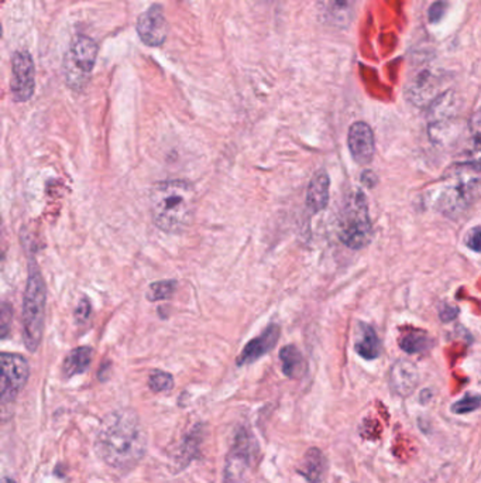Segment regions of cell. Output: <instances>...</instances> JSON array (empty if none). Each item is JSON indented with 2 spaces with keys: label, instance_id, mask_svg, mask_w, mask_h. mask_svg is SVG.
I'll return each mask as SVG.
<instances>
[{
  "label": "cell",
  "instance_id": "cell-14",
  "mask_svg": "<svg viewBox=\"0 0 481 483\" xmlns=\"http://www.w3.org/2000/svg\"><path fill=\"white\" fill-rule=\"evenodd\" d=\"M347 146L353 160L360 164H368L375 153L374 133L371 128L364 122H356L350 126L347 135Z\"/></svg>",
  "mask_w": 481,
  "mask_h": 483
},
{
  "label": "cell",
  "instance_id": "cell-27",
  "mask_svg": "<svg viewBox=\"0 0 481 483\" xmlns=\"http://www.w3.org/2000/svg\"><path fill=\"white\" fill-rule=\"evenodd\" d=\"M481 405V396L478 394H467L461 400L453 404L451 411L456 414H466L477 410Z\"/></svg>",
  "mask_w": 481,
  "mask_h": 483
},
{
  "label": "cell",
  "instance_id": "cell-31",
  "mask_svg": "<svg viewBox=\"0 0 481 483\" xmlns=\"http://www.w3.org/2000/svg\"><path fill=\"white\" fill-rule=\"evenodd\" d=\"M11 321H12V308H11V305L8 302H4V308H2V332H4V338L8 335Z\"/></svg>",
  "mask_w": 481,
  "mask_h": 483
},
{
  "label": "cell",
  "instance_id": "cell-28",
  "mask_svg": "<svg viewBox=\"0 0 481 483\" xmlns=\"http://www.w3.org/2000/svg\"><path fill=\"white\" fill-rule=\"evenodd\" d=\"M466 245L473 252H481V226L471 228L466 235Z\"/></svg>",
  "mask_w": 481,
  "mask_h": 483
},
{
  "label": "cell",
  "instance_id": "cell-5",
  "mask_svg": "<svg viewBox=\"0 0 481 483\" xmlns=\"http://www.w3.org/2000/svg\"><path fill=\"white\" fill-rule=\"evenodd\" d=\"M339 236L340 240L353 250L363 249L370 243L373 226L363 192L356 191L346 198L340 216Z\"/></svg>",
  "mask_w": 481,
  "mask_h": 483
},
{
  "label": "cell",
  "instance_id": "cell-29",
  "mask_svg": "<svg viewBox=\"0 0 481 483\" xmlns=\"http://www.w3.org/2000/svg\"><path fill=\"white\" fill-rule=\"evenodd\" d=\"M446 12V2L444 0H437L429 8V20L432 23H437Z\"/></svg>",
  "mask_w": 481,
  "mask_h": 483
},
{
  "label": "cell",
  "instance_id": "cell-19",
  "mask_svg": "<svg viewBox=\"0 0 481 483\" xmlns=\"http://www.w3.org/2000/svg\"><path fill=\"white\" fill-rule=\"evenodd\" d=\"M94 350L89 346H80L73 349L64 359L63 376L70 379L77 374L85 373L92 362Z\"/></svg>",
  "mask_w": 481,
  "mask_h": 483
},
{
  "label": "cell",
  "instance_id": "cell-20",
  "mask_svg": "<svg viewBox=\"0 0 481 483\" xmlns=\"http://www.w3.org/2000/svg\"><path fill=\"white\" fill-rule=\"evenodd\" d=\"M280 359L282 363V373L289 379H299L304 376L306 370V363L299 352V349L294 345H287L280 352Z\"/></svg>",
  "mask_w": 481,
  "mask_h": 483
},
{
  "label": "cell",
  "instance_id": "cell-11",
  "mask_svg": "<svg viewBox=\"0 0 481 483\" xmlns=\"http://www.w3.org/2000/svg\"><path fill=\"white\" fill-rule=\"evenodd\" d=\"M442 87L443 78L436 70L422 68L411 78L408 84V99L418 108L429 106L444 92L442 91Z\"/></svg>",
  "mask_w": 481,
  "mask_h": 483
},
{
  "label": "cell",
  "instance_id": "cell-26",
  "mask_svg": "<svg viewBox=\"0 0 481 483\" xmlns=\"http://www.w3.org/2000/svg\"><path fill=\"white\" fill-rule=\"evenodd\" d=\"M149 387L154 393L170 391L174 387V377H173V374H170L167 372L154 370L149 377Z\"/></svg>",
  "mask_w": 481,
  "mask_h": 483
},
{
  "label": "cell",
  "instance_id": "cell-10",
  "mask_svg": "<svg viewBox=\"0 0 481 483\" xmlns=\"http://www.w3.org/2000/svg\"><path fill=\"white\" fill-rule=\"evenodd\" d=\"M36 90V68L29 51H18L12 59L11 91L16 102H27Z\"/></svg>",
  "mask_w": 481,
  "mask_h": 483
},
{
  "label": "cell",
  "instance_id": "cell-2",
  "mask_svg": "<svg viewBox=\"0 0 481 483\" xmlns=\"http://www.w3.org/2000/svg\"><path fill=\"white\" fill-rule=\"evenodd\" d=\"M195 208L196 192L188 181H161L150 191V214L154 225L163 232H184L192 222Z\"/></svg>",
  "mask_w": 481,
  "mask_h": 483
},
{
  "label": "cell",
  "instance_id": "cell-24",
  "mask_svg": "<svg viewBox=\"0 0 481 483\" xmlns=\"http://www.w3.org/2000/svg\"><path fill=\"white\" fill-rule=\"evenodd\" d=\"M470 132V154L473 157L471 161L481 163V109L474 114L468 123Z\"/></svg>",
  "mask_w": 481,
  "mask_h": 483
},
{
  "label": "cell",
  "instance_id": "cell-30",
  "mask_svg": "<svg viewBox=\"0 0 481 483\" xmlns=\"http://www.w3.org/2000/svg\"><path fill=\"white\" fill-rule=\"evenodd\" d=\"M91 311H92L91 302H89L87 298H82V300L78 302V307H77V311H75V319H77V322H85V321L89 318Z\"/></svg>",
  "mask_w": 481,
  "mask_h": 483
},
{
  "label": "cell",
  "instance_id": "cell-32",
  "mask_svg": "<svg viewBox=\"0 0 481 483\" xmlns=\"http://www.w3.org/2000/svg\"><path fill=\"white\" fill-rule=\"evenodd\" d=\"M457 314H458V308L451 307V305H447V304L440 310V318H442L444 322H446V321L454 319Z\"/></svg>",
  "mask_w": 481,
  "mask_h": 483
},
{
  "label": "cell",
  "instance_id": "cell-9",
  "mask_svg": "<svg viewBox=\"0 0 481 483\" xmlns=\"http://www.w3.org/2000/svg\"><path fill=\"white\" fill-rule=\"evenodd\" d=\"M2 405L13 403L30 376L26 357L18 353H2Z\"/></svg>",
  "mask_w": 481,
  "mask_h": 483
},
{
  "label": "cell",
  "instance_id": "cell-18",
  "mask_svg": "<svg viewBox=\"0 0 481 483\" xmlns=\"http://www.w3.org/2000/svg\"><path fill=\"white\" fill-rule=\"evenodd\" d=\"M326 458L318 448H311L305 453L301 466L299 473L309 482V483H320L326 473Z\"/></svg>",
  "mask_w": 481,
  "mask_h": 483
},
{
  "label": "cell",
  "instance_id": "cell-3",
  "mask_svg": "<svg viewBox=\"0 0 481 483\" xmlns=\"http://www.w3.org/2000/svg\"><path fill=\"white\" fill-rule=\"evenodd\" d=\"M481 194V163L466 161L449 167L435 188L433 205L444 216L464 215Z\"/></svg>",
  "mask_w": 481,
  "mask_h": 483
},
{
  "label": "cell",
  "instance_id": "cell-15",
  "mask_svg": "<svg viewBox=\"0 0 481 483\" xmlns=\"http://www.w3.org/2000/svg\"><path fill=\"white\" fill-rule=\"evenodd\" d=\"M278 338H280V326L277 324L268 325L260 336L251 339L244 346V349L242 350L240 356L236 360V365L237 366L251 365L260 357L266 356L268 352L274 349V346L278 342Z\"/></svg>",
  "mask_w": 481,
  "mask_h": 483
},
{
  "label": "cell",
  "instance_id": "cell-33",
  "mask_svg": "<svg viewBox=\"0 0 481 483\" xmlns=\"http://www.w3.org/2000/svg\"><path fill=\"white\" fill-rule=\"evenodd\" d=\"M2 483H16V482L13 479H11V477H4Z\"/></svg>",
  "mask_w": 481,
  "mask_h": 483
},
{
  "label": "cell",
  "instance_id": "cell-1",
  "mask_svg": "<svg viewBox=\"0 0 481 483\" xmlns=\"http://www.w3.org/2000/svg\"><path fill=\"white\" fill-rule=\"evenodd\" d=\"M147 449V435L132 410L108 414L96 435V452L112 469L126 472L135 467Z\"/></svg>",
  "mask_w": 481,
  "mask_h": 483
},
{
  "label": "cell",
  "instance_id": "cell-7",
  "mask_svg": "<svg viewBox=\"0 0 481 483\" xmlns=\"http://www.w3.org/2000/svg\"><path fill=\"white\" fill-rule=\"evenodd\" d=\"M427 132L436 145H447L457 136L458 102L453 91H444L427 106Z\"/></svg>",
  "mask_w": 481,
  "mask_h": 483
},
{
  "label": "cell",
  "instance_id": "cell-6",
  "mask_svg": "<svg viewBox=\"0 0 481 483\" xmlns=\"http://www.w3.org/2000/svg\"><path fill=\"white\" fill-rule=\"evenodd\" d=\"M98 43L88 36H77L63 64V73L67 85L74 91H82L92 75L96 59H98Z\"/></svg>",
  "mask_w": 481,
  "mask_h": 483
},
{
  "label": "cell",
  "instance_id": "cell-4",
  "mask_svg": "<svg viewBox=\"0 0 481 483\" xmlns=\"http://www.w3.org/2000/svg\"><path fill=\"white\" fill-rule=\"evenodd\" d=\"M47 290L36 259H30L29 279L23 298V339L30 352H36L43 339Z\"/></svg>",
  "mask_w": 481,
  "mask_h": 483
},
{
  "label": "cell",
  "instance_id": "cell-12",
  "mask_svg": "<svg viewBox=\"0 0 481 483\" xmlns=\"http://www.w3.org/2000/svg\"><path fill=\"white\" fill-rule=\"evenodd\" d=\"M140 40L149 47H161L168 37V25L160 5H153L142 13L136 23Z\"/></svg>",
  "mask_w": 481,
  "mask_h": 483
},
{
  "label": "cell",
  "instance_id": "cell-23",
  "mask_svg": "<svg viewBox=\"0 0 481 483\" xmlns=\"http://www.w3.org/2000/svg\"><path fill=\"white\" fill-rule=\"evenodd\" d=\"M432 345L429 336L422 331H413L406 334L401 341L399 346L406 353H420Z\"/></svg>",
  "mask_w": 481,
  "mask_h": 483
},
{
  "label": "cell",
  "instance_id": "cell-8",
  "mask_svg": "<svg viewBox=\"0 0 481 483\" xmlns=\"http://www.w3.org/2000/svg\"><path fill=\"white\" fill-rule=\"evenodd\" d=\"M258 445L247 428H240L226 456L225 483H240L256 459Z\"/></svg>",
  "mask_w": 481,
  "mask_h": 483
},
{
  "label": "cell",
  "instance_id": "cell-17",
  "mask_svg": "<svg viewBox=\"0 0 481 483\" xmlns=\"http://www.w3.org/2000/svg\"><path fill=\"white\" fill-rule=\"evenodd\" d=\"M330 180L325 170H319L312 177L306 191V207L311 212L318 214L327 207Z\"/></svg>",
  "mask_w": 481,
  "mask_h": 483
},
{
  "label": "cell",
  "instance_id": "cell-25",
  "mask_svg": "<svg viewBox=\"0 0 481 483\" xmlns=\"http://www.w3.org/2000/svg\"><path fill=\"white\" fill-rule=\"evenodd\" d=\"M177 291V281L175 280H160L153 284H150L146 297L149 301H163L170 300Z\"/></svg>",
  "mask_w": 481,
  "mask_h": 483
},
{
  "label": "cell",
  "instance_id": "cell-13",
  "mask_svg": "<svg viewBox=\"0 0 481 483\" xmlns=\"http://www.w3.org/2000/svg\"><path fill=\"white\" fill-rule=\"evenodd\" d=\"M316 8L318 16L325 26L344 30L356 16L357 0H318Z\"/></svg>",
  "mask_w": 481,
  "mask_h": 483
},
{
  "label": "cell",
  "instance_id": "cell-16",
  "mask_svg": "<svg viewBox=\"0 0 481 483\" xmlns=\"http://www.w3.org/2000/svg\"><path fill=\"white\" fill-rule=\"evenodd\" d=\"M419 374L416 366L405 359L394 363L389 370V384L399 396H409L418 386Z\"/></svg>",
  "mask_w": 481,
  "mask_h": 483
},
{
  "label": "cell",
  "instance_id": "cell-21",
  "mask_svg": "<svg viewBox=\"0 0 481 483\" xmlns=\"http://www.w3.org/2000/svg\"><path fill=\"white\" fill-rule=\"evenodd\" d=\"M354 349L361 357L367 360H373L380 356V341L371 326L366 324L358 325V336L356 339Z\"/></svg>",
  "mask_w": 481,
  "mask_h": 483
},
{
  "label": "cell",
  "instance_id": "cell-22",
  "mask_svg": "<svg viewBox=\"0 0 481 483\" xmlns=\"http://www.w3.org/2000/svg\"><path fill=\"white\" fill-rule=\"evenodd\" d=\"M201 439H202V435L199 434V429L198 427L191 431L189 435H187L182 441V445H181V449H180V463L182 462V466L188 465L192 459H195L199 453V446H201Z\"/></svg>",
  "mask_w": 481,
  "mask_h": 483
}]
</instances>
